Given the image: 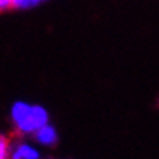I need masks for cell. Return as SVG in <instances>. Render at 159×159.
Segmentation results:
<instances>
[{
    "instance_id": "6da1fadb",
    "label": "cell",
    "mask_w": 159,
    "mask_h": 159,
    "mask_svg": "<svg viewBox=\"0 0 159 159\" xmlns=\"http://www.w3.org/2000/svg\"><path fill=\"white\" fill-rule=\"evenodd\" d=\"M12 131L19 138H33V134L50 122V111L40 104L28 101H14L8 111Z\"/></svg>"
},
{
    "instance_id": "7a4b0ae2",
    "label": "cell",
    "mask_w": 159,
    "mask_h": 159,
    "mask_svg": "<svg viewBox=\"0 0 159 159\" xmlns=\"http://www.w3.org/2000/svg\"><path fill=\"white\" fill-rule=\"evenodd\" d=\"M42 158V152L39 148V145L33 141H25V139H19L14 141L12 144V150H11V159H39Z\"/></svg>"
},
{
    "instance_id": "3957f363",
    "label": "cell",
    "mask_w": 159,
    "mask_h": 159,
    "mask_svg": "<svg viewBox=\"0 0 159 159\" xmlns=\"http://www.w3.org/2000/svg\"><path fill=\"white\" fill-rule=\"evenodd\" d=\"M33 141L42 148H53L59 142V131L51 122H48L33 134Z\"/></svg>"
},
{
    "instance_id": "277c9868",
    "label": "cell",
    "mask_w": 159,
    "mask_h": 159,
    "mask_svg": "<svg viewBox=\"0 0 159 159\" xmlns=\"http://www.w3.org/2000/svg\"><path fill=\"white\" fill-rule=\"evenodd\" d=\"M12 144H14V141H11L9 136H6V134H2L0 136V159L11 158Z\"/></svg>"
},
{
    "instance_id": "5b68a950",
    "label": "cell",
    "mask_w": 159,
    "mask_h": 159,
    "mask_svg": "<svg viewBox=\"0 0 159 159\" xmlns=\"http://www.w3.org/2000/svg\"><path fill=\"white\" fill-rule=\"evenodd\" d=\"M47 0H12V9H19V11H26V9H33L37 8L40 3H43Z\"/></svg>"
},
{
    "instance_id": "8992f818",
    "label": "cell",
    "mask_w": 159,
    "mask_h": 159,
    "mask_svg": "<svg viewBox=\"0 0 159 159\" xmlns=\"http://www.w3.org/2000/svg\"><path fill=\"white\" fill-rule=\"evenodd\" d=\"M12 9V0H0V11H8Z\"/></svg>"
}]
</instances>
